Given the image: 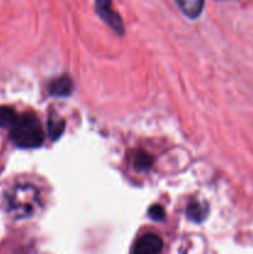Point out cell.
Instances as JSON below:
<instances>
[{
	"label": "cell",
	"instance_id": "cell-1",
	"mask_svg": "<svg viewBox=\"0 0 253 254\" xmlns=\"http://www.w3.org/2000/svg\"><path fill=\"white\" fill-rule=\"evenodd\" d=\"M10 139L19 148H39L45 139V131L41 122L32 113L19 116L16 123L10 129Z\"/></svg>",
	"mask_w": 253,
	"mask_h": 254
},
{
	"label": "cell",
	"instance_id": "cell-2",
	"mask_svg": "<svg viewBox=\"0 0 253 254\" xmlns=\"http://www.w3.org/2000/svg\"><path fill=\"white\" fill-rule=\"evenodd\" d=\"M7 211L15 217H29L40 206L39 190L31 184L15 185L6 193Z\"/></svg>",
	"mask_w": 253,
	"mask_h": 254
},
{
	"label": "cell",
	"instance_id": "cell-3",
	"mask_svg": "<svg viewBox=\"0 0 253 254\" xmlns=\"http://www.w3.org/2000/svg\"><path fill=\"white\" fill-rule=\"evenodd\" d=\"M96 1V11L106 24L109 25L114 32L124 35V24L121 15L113 10L112 0H94Z\"/></svg>",
	"mask_w": 253,
	"mask_h": 254
},
{
	"label": "cell",
	"instance_id": "cell-4",
	"mask_svg": "<svg viewBox=\"0 0 253 254\" xmlns=\"http://www.w3.org/2000/svg\"><path fill=\"white\" fill-rule=\"evenodd\" d=\"M163 247V240L159 236L146 233L135 241L130 254H160Z\"/></svg>",
	"mask_w": 253,
	"mask_h": 254
},
{
	"label": "cell",
	"instance_id": "cell-5",
	"mask_svg": "<svg viewBox=\"0 0 253 254\" xmlns=\"http://www.w3.org/2000/svg\"><path fill=\"white\" fill-rule=\"evenodd\" d=\"M175 2L189 19H197L205 6V0H175Z\"/></svg>",
	"mask_w": 253,
	"mask_h": 254
},
{
	"label": "cell",
	"instance_id": "cell-6",
	"mask_svg": "<svg viewBox=\"0 0 253 254\" xmlns=\"http://www.w3.org/2000/svg\"><path fill=\"white\" fill-rule=\"evenodd\" d=\"M73 89V83L68 76H61L50 83L49 91L52 96L66 97Z\"/></svg>",
	"mask_w": 253,
	"mask_h": 254
},
{
	"label": "cell",
	"instance_id": "cell-7",
	"mask_svg": "<svg viewBox=\"0 0 253 254\" xmlns=\"http://www.w3.org/2000/svg\"><path fill=\"white\" fill-rule=\"evenodd\" d=\"M186 216H188L189 220L193 221V222H202L207 216V205L197 202V201H192V202L189 203L188 208H186Z\"/></svg>",
	"mask_w": 253,
	"mask_h": 254
},
{
	"label": "cell",
	"instance_id": "cell-8",
	"mask_svg": "<svg viewBox=\"0 0 253 254\" xmlns=\"http://www.w3.org/2000/svg\"><path fill=\"white\" fill-rule=\"evenodd\" d=\"M64 131V121L59 116H50L49 123H47V133L51 140H56L63 134Z\"/></svg>",
	"mask_w": 253,
	"mask_h": 254
},
{
	"label": "cell",
	"instance_id": "cell-9",
	"mask_svg": "<svg viewBox=\"0 0 253 254\" xmlns=\"http://www.w3.org/2000/svg\"><path fill=\"white\" fill-rule=\"evenodd\" d=\"M17 116L16 111L11 107H0V128L11 129L14 124L16 123Z\"/></svg>",
	"mask_w": 253,
	"mask_h": 254
},
{
	"label": "cell",
	"instance_id": "cell-10",
	"mask_svg": "<svg viewBox=\"0 0 253 254\" xmlns=\"http://www.w3.org/2000/svg\"><path fill=\"white\" fill-rule=\"evenodd\" d=\"M133 164L138 170H148L153 164V158L146 151L138 150L133 156Z\"/></svg>",
	"mask_w": 253,
	"mask_h": 254
},
{
	"label": "cell",
	"instance_id": "cell-11",
	"mask_svg": "<svg viewBox=\"0 0 253 254\" xmlns=\"http://www.w3.org/2000/svg\"><path fill=\"white\" fill-rule=\"evenodd\" d=\"M149 216L154 221H161L165 217V211H164V208L161 206L154 205L149 208Z\"/></svg>",
	"mask_w": 253,
	"mask_h": 254
}]
</instances>
